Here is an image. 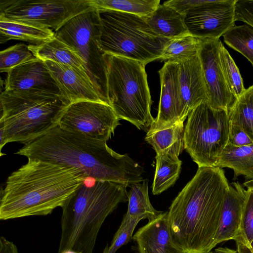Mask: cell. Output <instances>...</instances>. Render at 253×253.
Here are the masks:
<instances>
[{"mask_svg": "<svg viewBox=\"0 0 253 253\" xmlns=\"http://www.w3.org/2000/svg\"><path fill=\"white\" fill-rule=\"evenodd\" d=\"M15 154L74 168L87 177L127 187L144 180L143 167L127 154L117 153L107 142L66 131L58 126L24 145Z\"/></svg>", "mask_w": 253, "mask_h": 253, "instance_id": "6da1fadb", "label": "cell"}, {"mask_svg": "<svg viewBox=\"0 0 253 253\" xmlns=\"http://www.w3.org/2000/svg\"><path fill=\"white\" fill-rule=\"evenodd\" d=\"M230 184L219 167H201L168 211L170 232L186 253H207L214 247L221 210Z\"/></svg>", "mask_w": 253, "mask_h": 253, "instance_id": "7a4b0ae2", "label": "cell"}, {"mask_svg": "<svg viewBox=\"0 0 253 253\" xmlns=\"http://www.w3.org/2000/svg\"><path fill=\"white\" fill-rule=\"evenodd\" d=\"M28 159L7 178L1 193V220L49 214L87 178L74 168Z\"/></svg>", "mask_w": 253, "mask_h": 253, "instance_id": "3957f363", "label": "cell"}, {"mask_svg": "<svg viewBox=\"0 0 253 253\" xmlns=\"http://www.w3.org/2000/svg\"><path fill=\"white\" fill-rule=\"evenodd\" d=\"M87 177L61 207V235L57 253H92L99 231L119 204L128 201L127 187Z\"/></svg>", "mask_w": 253, "mask_h": 253, "instance_id": "277c9868", "label": "cell"}, {"mask_svg": "<svg viewBox=\"0 0 253 253\" xmlns=\"http://www.w3.org/2000/svg\"><path fill=\"white\" fill-rule=\"evenodd\" d=\"M70 102L64 96L4 90L0 95V148L7 143L28 144L58 126Z\"/></svg>", "mask_w": 253, "mask_h": 253, "instance_id": "5b68a950", "label": "cell"}, {"mask_svg": "<svg viewBox=\"0 0 253 253\" xmlns=\"http://www.w3.org/2000/svg\"><path fill=\"white\" fill-rule=\"evenodd\" d=\"M107 95L109 104L118 118L147 132L154 118L152 99L142 62L106 54Z\"/></svg>", "mask_w": 253, "mask_h": 253, "instance_id": "8992f818", "label": "cell"}, {"mask_svg": "<svg viewBox=\"0 0 253 253\" xmlns=\"http://www.w3.org/2000/svg\"><path fill=\"white\" fill-rule=\"evenodd\" d=\"M100 33L98 44L107 55L124 57L145 65L160 60L169 40L159 37L143 17L111 10H98Z\"/></svg>", "mask_w": 253, "mask_h": 253, "instance_id": "52a82bcc", "label": "cell"}, {"mask_svg": "<svg viewBox=\"0 0 253 253\" xmlns=\"http://www.w3.org/2000/svg\"><path fill=\"white\" fill-rule=\"evenodd\" d=\"M228 112L204 102L192 110L184 130V149L198 168L216 167L228 143Z\"/></svg>", "mask_w": 253, "mask_h": 253, "instance_id": "ba28073f", "label": "cell"}, {"mask_svg": "<svg viewBox=\"0 0 253 253\" xmlns=\"http://www.w3.org/2000/svg\"><path fill=\"white\" fill-rule=\"evenodd\" d=\"M54 32L56 37L78 52L101 97L109 104L106 54L98 44L100 33L98 10L92 7L77 15Z\"/></svg>", "mask_w": 253, "mask_h": 253, "instance_id": "9c48e42d", "label": "cell"}, {"mask_svg": "<svg viewBox=\"0 0 253 253\" xmlns=\"http://www.w3.org/2000/svg\"><path fill=\"white\" fill-rule=\"evenodd\" d=\"M92 7L89 0H0V18L55 32Z\"/></svg>", "mask_w": 253, "mask_h": 253, "instance_id": "30bf717a", "label": "cell"}, {"mask_svg": "<svg viewBox=\"0 0 253 253\" xmlns=\"http://www.w3.org/2000/svg\"><path fill=\"white\" fill-rule=\"evenodd\" d=\"M119 120L108 103L83 100L68 105L58 126L66 131L107 142L120 125Z\"/></svg>", "mask_w": 253, "mask_h": 253, "instance_id": "8fae6325", "label": "cell"}, {"mask_svg": "<svg viewBox=\"0 0 253 253\" xmlns=\"http://www.w3.org/2000/svg\"><path fill=\"white\" fill-rule=\"evenodd\" d=\"M235 0H204L185 15L189 33L201 40L219 39L235 25Z\"/></svg>", "mask_w": 253, "mask_h": 253, "instance_id": "7c38bea8", "label": "cell"}, {"mask_svg": "<svg viewBox=\"0 0 253 253\" xmlns=\"http://www.w3.org/2000/svg\"><path fill=\"white\" fill-rule=\"evenodd\" d=\"M198 51L206 83L207 103L214 109L228 112L235 103L237 98L231 92L225 79L220 62V39L201 40Z\"/></svg>", "mask_w": 253, "mask_h": 253, "instance_id": "4fadbf2b", "label": "cell"}, {"mask_svg": "<svg viewBox=\"0 0 253 253\" xmlns=\"http://www.w3.org/2000/svg\"><path fill=\"white\" fill-rule=\"evenodd\" d=\"M6 73L5 90L64 96L44 61L37 57L11 69Z\"/></svg>", "mask_w": 253, "mask_h": 253, "instance_id": "5bb4252c", "label": "cell"}, {"mask_svg": "<svg viewBox=\"0 0 253 253\" xmlns=\"http://www.w3.org/2000/svg\"><path fill=\"white\" fill-rule=\"evenodd\" d=\"M159 74L161 92L158 113L148 132L167 128L180 123L179 63L165 62Z\"/></svg>", "mask_w": 253, "mask_h": 253, "instance_id": "9a60e30c", "label": "cell"}, {"mask_svg": "<svg viewBox=\"0 0 253 253\" xmlns=\"http://www.w3.org/2000/svg\"><path fill=\"white\" fill-rule=\"evenodd\" d=\"M179 120L180 123H183L192 110L208 101L206 83L198 55L179 63Z\"/></svg>", "mask_w": 253, "mask_h": 253, "instance_id": "2e32d148", "label": "cell"}, {"mask_svg": "<svg viewBox=\"0 0 253 253\" xmlns=\"http://www.w3.org/2000/svg\"><path fill=\"white\" fill-rule=\"evenodd\" d=\"M43 61L70 103L83 100L104 102L87 75L62 63Z\"/></svg>", "mask_w": 253, "mask_h": 253, "instance_id": "e0dca14e", "label": "cell"}, {"mask_svg": "<svg viewBox=\"0 0 253 253\" xmlns=\"http://www.w3.org/2000/svg\"><path fill=\"white\" fill-rule=\"evenodd\" d=\"M132 239L136 253H186L173 240L168 211L140 228Z\"/></svg>", "mask_w": 253, "mask_h": 253, "instance_id": "ac0fdd59", "label": "cell"}, {"mask_svg": "<svg viewBox=\"0 0 253 253\" xmlns=\"http://www.w3.org/2000/svg\"><path fill=\"white\" fill-rule=\"evenodd\" d=\"M246 196L247 189L239 182L230 184L221 210L214 247L220 243L234 240L236 237L240 228Z\"/></svg>", "mask_w": 253, "mask_h": 253, "instance_id": "d6986e66", "label": "cell"}, {"mask_svg": "<svg viewBox=\"0 0 253 253\" xmlns=\"http://www.w3.org/2000/svg\"><path fill=\"white\" fill-rule=\"evenodd\" d=\"M184 17L185 15L163 3L160 4L152 13L143 18L159 37L171 40L189 34Z\"/></svg>", "mask_w": 253, "mask_h": 253, "instance_id": "ffe728a7", "label": "cell"}, {"mask_svg": "<svg viewBox=\"0 0 253 253\" xmlns=\"http://www.w3.org/2000/svg\"><path fill=\"white\" fill-rule=\"evenodd\" d=\"M28 47L34 55L39 59L42 60H51L65 64L89 76L84 62L78 52L58 39L55 35L54 37L41 44H30L28 45Z\"/></svg>", "mask_w": 253, "mask_h": 253, "instance_id": "44dd1931", "label": "cell"}, {"mask_svg": "<svg viewBox=\"0 0 253 253\" xmlns=\"http://www.w3.org/2000/svg\"><path fill=\"white\" fill-rule=\"evenodd\" d=\"M55 35L50 29L35 27L0 18V43L10 40L26 42L33 45L41 44Z\"/></svg>", "mask_w": 253, "mask_h": 253, "instance_id": "7402d4cb", "label": "cell"}, {"mask_svg": "<svg viewBox=\"0 0 253 253\" xmlns=\"http://www.w3.org/2000/svg\"><path fill=\"white\" fill-rule=\"evenodd\" d=\"M184 130L183 123H179L167 128L147 132L145 139L156 154L178 158L184 148Z\"/></svg>", "mask_w": 253, "mask_h": 253, "instance_id": "603a6c76", "label": "cell"}, {"mask_svg": "<svg viewBox=\"0 0 253 253\" xmlns=\"http://www.w3.org/2000/svg\"><path fill=\"white\" fill-rule=\"evenodd\" d=\"M216 167L232 169L234 179L244 175L247 180L253 179V144L237 147L228 143Z\"/></svg>", "mask_w": 253, "mask_h": 253, "instance_id": "cb8c5ba5", "label": "cell"}, {"mask_svg": "<svg viewBox=\"0 0 253 253\" xmlns=\"http://www.w3.org/2000/svg\"><path fill=\"white\" fill-rule=\"evenodd\" d=\"M128 208L126 214L141 220H153L164 211L155 210L151 205L148 194V180L144 179L130 187L128 193Z\"/></svg>", "mask_w": 253, "mask_h": 253, "instance_id": "d4e9b609", "label": "cell"}, {"mask_svg": "<svg viewBox=\"0 0 253 253\" xmlns=\"http://www.w3.org/2000/svg\"><path fill=\"white\" fill-rule=\"evenodd\" d=\"M156 167L153 184V195H159L173 185L179 176L182 162L178 158L156 154Z\"/></svg>", "mask_w": 253, "mask_h": 253, "instance_id": "484cf974", "label": "cell"}, {"mask_svg": "<svg viewBox=\"0 0 253 253\" xmlns=\"http://www.w3.org/2000/svg\"><path fill=\"white\" fill-rule=\"evenodd\" d=\"M201 39L190 34L169 40L161 56V61L180 62L198 55Z\"/></svg>", "mask_w": 253, "mask_h": 253, "instance_id": "4316f807", "label": "cell"}, {"mask_svg": "<svg viewBox=\"0 0 253 253\" xmlns=\"http://www.w3.org/2000/svg\"><path fill=\"white\" fill-rule=\"evenodd\" d=\"M92 7L98 10H111L139 16L152 13L160 4V0H89Z\"/></svg>", "mask_w": 253, "mask_h": 253, "instance_id": "83f0119b", "label": "cell"}, {"mask_svg": "<svg viewBox=\"0 0 253 253\" xmlns=\"http://www.w3.org/2000/svg\"><path fill=\"white\" fill-rule=\"evenodd\" d=\"M228 115L231 125L241 128L253 141V85L237 99Z\"/></svg>", "mask_w": 253, "mask_h": 253, "instance_id": "f1b7e54d", "label": "cell"}, {"mask_svg": "<svg viewBox=\"0 0 253 253\" xmlns=\"http://www.w3.org/2000/svg\"><path fill=\"white\" fill-rule=\"evenodd\" d=\"M224 42L240 53L253 66V28L243 24L235 25L223 36Z\"/></svg>", "mask_w": 253, "mask_h": 253, "instance_id": "f546056e", "label": "cell"}, {"mask_svg": "<svg viewBox=\"0 0 253 253\" xmlns=\"http://www.w3.org/2000/svg\"><path fill=\"white\" fill-rule=\"evenodd\" d=\"M253 239V188H248L239 231L234 239L238 253H245Z\"/></svg>", "mask_w": 253, "mask_h": 253, "instance_id": "4dcf8cb0", "label": "cell"}, {"mask_svg": "<svg viewBox=\"0 0 253 253\" xmlns=\"http://www.w3.org/2000/svg\"><path fill=\"white\" fill-rule=\"evenodd\" d=\"M219 55L221 69L227 84L237 99L246 90L240 71L222 42L219 47Z\"/></svg>", "mask_w": 253, "mask_h": 253, "instance_id": "1f68e13d", "label": "cell"}, {"mask_svg": "<svg viewBox=\"0 0 253 253\" xmlns=\"http://www.w3.org/2000/svg\"><path fill=\"white\" fill-rule=\"evenodd\" d=\"M36 58L28 45L17 43L0 51V71L7 73L11 69Z\"/></svg>", "mask_w": 253, "mask_h": 253, "instance_id": "d6a6232c", "label": "cell"}, {"mask_svg": "<svg viewBox=\"0 0 253 253\" xmlns=\"http://www.w3.org/2000/svg\"><path fill=\"white\" fill-rule=\"evenodd\" d=\"M140 220V219L130 217L126 213L124 215L109 247V253H115L120 247L126 244L132 239L133 232Z\"/></svg>", "mask_w": 253, "mask_h": 253, "instance_id": "836d02e7", "label": "cell"}, {"mask_svg": "<svg viewBox=\"0 0 253 253\" xmlns=\"http://www.w3.org/2000/svg\"><path fill=\"white\" fill-rule=\"evenodd\" d=\"M234 20L241 21L253 28V0H236Z\"/></svg>", "mask_w": 253, "mask_h": 253, "instance_id": "e575fe53", "label": "cell"}, {"mask_svg": "<svg viewBox=\"0 0 253 253\" xmlns=\"http://www.w3.org/2000/svg\"><path fill=\"white\" fill-rule=\"evenodd\" d=\"M228 143L237 147H242L253 144V141L240 127L231 125Z\"/></svg>", "mask_w": 253, "mask_h": 253, "instance_id": "d590c367", "label": "cell"}, {"mask_svg": "<svg viewBox=\"0 0 253 253\" xmlns=\"http://www.w3.org/2000/svg\"><path fill=\"white\" fill-rule=\"evenodd\" d=\"M0 253H18L16 246L3 237L0 238Z\"/></svg>", "mask_w": 253, "mask_h": 253, "instance_id": "8d00e7d4", "label": "cell"}, {"mask_svg": "<svg viewBox=\"0 0 253 253\" xmlns=\"http://www.w3.org/2000/svg\"><path fill=\"white\" fill-rule=\"evenodd\" d=\"M207 253H238V252L236 250L227 247H219Z\"/></svg>", "mask_w": 253, "mask_h": 253, "instance_id": "74e56055", "label": "cell"}, {"mask_svg": "<svg viewBox=\"0 0 253 253\" xmlns=\"http://www.w3.org/2000/svg\"><path fill=\"white\" fill-rule=\"evenodd\" d=\"M245 253H253V239L247 247Z\"/></svg>", "mask_w": 253, "mask_h": 253, "instance_id": "f35d334b", "label": "cell"}, {"mask_svg": "<svg viewBox=\"0 0 253 253\" xmlns=\"http://www.w3.org/2000/svg\"><path fill=\"white\" fill-rule=\"evenodd\" d=\"M244 186L248 188H253V179L248 180L243 183Z\"/></svg>", "mask_w": 253, "mask_h": 253, "instance_id": "ab89813d", "label": "cell"}, {"mask_svg": "<svg viewBox=\"0 0 253 253\" xmlns=\"http://www.w3.org/2000/svg\"><path fill=\"white\" fill-rule=\"evenodd\" d=\"M102 253H109V246L107 245Z\"/></svg>", "mask_w": 253, "mask_h": 253, "instance_id": "60d3db41", "label": "cell"}, {"mask_svg": "<svg viewBox=\"0 0 253 253\" xmlns=\"http://www.w3.org/2000/svg\"><path fill=\"white\" fill-rule=\"evenodd\" d=\"M62 253H76L73 251L68 250V251H64Z\"/></svg>", "mask_w": 253, "mask_h": 253, "instance_id": "b9f144b4", "label": "cell"}]
</instances>
